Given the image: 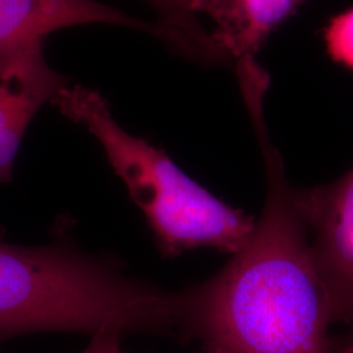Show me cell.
Instances as JSON below:
<instances>
[{
    "label": "cell",
    "mask_w": 353,
    "mask_h": 353,
    "mask_svg": "<svg viewBox=\"0 0 353 353\" xmlns=\"http://www.w3.org/2000/svg\"><path fill=\"white\" fill-rule=\"evenodd\" d=\"M250 240L214 276L181 292L179 336L224 353H332L334 323L278 152Z\"/></svg>",
    "instance_id": "1"
},
{
    "label": "cell",
    "mask_w": 353,
    "mask_h": 353,
    "mask_svg": "<svg viewBox=\"0 0 353 353\" xmlns=\"http://www.w3.org/2000/svg\"><path fill=\"white\" fill-rule=\"evenodd\" d=\"M181 296L65 242H0V343L33 332L179 338Z\"/></svg>",
    "instance_id": "2"
},
{
    "label": "cell",
    "mask_w": 353,
    "mask_h": 353,
    "mask_svg": "<svg viewBox=\"0 0 353 353\" xmlns=\"http://www.w3.org/2000/svg\"><path fill=\"white\" fill-rule=\"evenodd\" d=\"M52 103L101 144L165 256L198 248L233 255L250 240L255 228L252 214L220 201L185 174L163 150L127 132L101 93L68 85Z\"/></svg>",
    "instance_id": "3"
},
{
    "label": "cell",
    "mask_w": 353,
    "mask_h": 353,
    "mask_svg": "<svg viewBox=\"0 0 353 353\" xmlns=\"http://www.w3.org/2000/svg\"><path fill=\"white\" fill-rule=\"evenodd\" d=\"M316 272L327 293L334 323L353 322V168L341 178L293 189Z\"/></svg>",
    "instance_id": "4"
},
{
    "label": "cell",
    "mask_w": 353,
    "mask_h": 353,
    "mask_svg": "<svg viewBox=\"0 0 353 353\" xmlns=\"http://www.w3.org/2000/svg\"><path fill=\"white\" fill-rule=\"evenodd\" d=\"M70 85L43 54V39L0 51V183L11 182L21 140L39 109Z\"/></svg>",
    "instance_id": "5"
},
{
    "label": "cell",
    "mask_w": 353,
    "mask_h": 353,
    "mask_svg": "<svg viewBox=\"0 0 353 353\" xmlns=\"http://www.w3.org/2000/svg\"><path fill=\"white\" fill-rule=\"evenodd\" d=\"M83 24L126 26L169 45L168 33L157 23L140 20L97 0H0V51Z\"/></svg>",
    "instance_id": "6"
},
{
    "label": "cell",
    "mask_w": 353,
    "mask_h": 353,
    "mask_svg": "<svg viewBox=\"0 0 353 353\" xmlns=\"http://www.w3.org/2000/svg\"><path fill=\"white\" fill-rule=\"evenodd\" d=\"M303 0H191V8L214 21L216 45L237 67L255 63V54Z\"/></svg>",
    "instance_id": "7"
},
{
    "label": "cell",
    "mask_w": 353,
    "mask_h": 353,
    "mask_svg": "<svg viewBox=\"0 0 353 353\" xmlns=\"http://www.w3.org/2000/svg\"><path fill=\"white\" fill-rule=\"evenodd\" d=\"M157 13V24L169 36V49L203 64L229 62L211 33L203 28L198 14L191 8V0H145Z\"/></svg>",
    "instance_id": "8"
},
{
    "label": "cell",
    "mask_w": 353,
    "mask_h": 353,
    "mask_svg": "<svg viewBox=\"0 0 353 353\" xmlns=\"http://www.w3.org/2000/svg\"><path fill=\"white\" fill-rule=\"evenodd\" d=\"M325 39L331 58L353 70V7L330 21Z\"/></svg>",
    "instance_id": "9"
},
{
    "label": "cell",
    "mask_w": 353,
    "mask_h": 353,
    "mask_svg": "<svg viewBox=\"0 0 353 353\" xmlns=\"http://www.w3.org/2000/svg\"><path fill=\"white\" fill-rule=\"evenodd\" d=\"M121 336L115 334H99L93 336L88 347L80 353H118L121 352Z\"/></svg>",
    "instance_id": "10"
},
{
    "label": "cell",
    "mask_w": 353,
    "mask_h": 353,
    "mask_svg": "<svg viewBox=\"0 0 353 353\" xmlns=\"http://www.w3.org/2000/svg\"><path fill=\"white\" fill-rule=\"evenodd\" d=\"M332 353H353V322L338 338H332Z\"/></svg>",
    "instance_id": "11"
},
{
    "label": "cell",
    "mask_w": 353,
    "mask_h": 353,
    "mask_svg": "<svg viewBox=\"0 0 353 353\" xmlns=\"http://www.w3.org/2000/svg\"><path fill=\"white\" fill-rule=\"evenodd\" d=\"M205 353H224L221 352V351H219V350H207V352Z\"/></svg>",
    "instance_id": "12"
},
{
    "label": "cell",
    "mask_w": 353,
    "mask_h": 353,
    "mask_svg": "<svg viewBox=\"0 0 353 353\" xmlns=\"http://www.w3.org/2000/svg\"><path fill=\"white\" fill-rule=\"evenodd\" d=\"M118 353H122V351H121V352H118Z\"/></svg>",
    "instance_id": "13"
}]
</instances>
